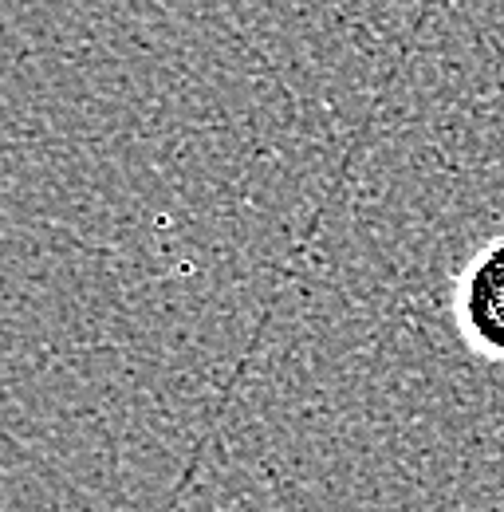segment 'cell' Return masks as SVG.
<instances>
[{
    "mask_svg": "<svg viewBox=\"0 0 504 512\" xmlns=\"http://www.w3.org/2000/svg\"><path fill=\"white\" fill-rule=\"evenodd\" d=\"M457 320L477 355L504 363V237L469 260L457 284Z\"/></svg>",
    "mask_w": 504,
    "mask_h": 512,
    "instance_id": "1",
    "label": "cell"
}]
</instances>
